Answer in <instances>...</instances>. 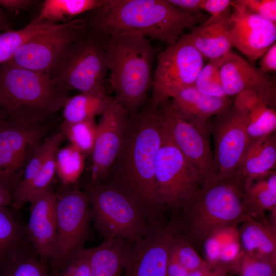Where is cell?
Masks as SVG:
<instances>
[{"label":"cell","instance_id":"cell-1","mask_svg":"<svg viewBox=\"0 0 276 276\" xmlns=\"http://www.w3.org/2000/svg\"><path fill=\"white\" fill-rule=\"evenodd\" d=\"M163 137L164 128L155 109L148 106L129 116L119 151L101 181L128 197L152 225L160 223L163 208L155 180L156 160Z\"/></svg>","mask_w":276,"mask_h":276},{"label":"cell","instance_id":"cell-2","mask_svg":"<svg viewBox=\"0 0 276 276\" xmlns=\"http://www.w3.org/2000/svg\"><path fill=\"white\" fill-rule=\"evenodd\" d=\"M91 25L107 36L130 34L175 43L187 29L209 17L186 13L169 0H104L95 10Z\"/></svg>","mask_w":276,"mask_h":276},{"label":"cell","instance_id":"cell-3","mask_svg":"<svg viewBox=\"0 0 276 276\" xmlns=\"http://www.w3.org/2000/svg\"><path fill=\"white\" fill-rule=\"evenodd\" d=\"M67 98L47 74L7 62L0 64V108L8 119L45 124Z\"/></svg>","mask_w":276,"mask_h":276},{"label":"cell","instance_id":"cell-4","mask_svg":"<svg viewBox=\"0 0 276 276\" xmlns=\"http://www.w3.org/2000/svg\"><path fill=\"white\" fill-rule=\"evenodd\" d=\"M110 71L114 98L129 116L139 112L152 83L153 48L145 37L130 34L102 41Z\"/></svg>","mask_w":276,"mask_h":276},{"label":"cell","instance_id":"cell-5","mask_svg":"<svg viewBox=\"0 0 276 276\" xmlns=\"http://www.w3.org/2000/svg\"><path fill=\"white\" fill-rule=\"evenodd\" d=\"M183 212L187 233L200 241L217 229L251 218L244 206L243 183L234 177L218 175L204 183L198 196Z\"/></svg>","mask_w":276,"mask_h":276},{"label":"cell","instance_id":"cell-6","mask_svg":"<svg viewBox=\"0 0 276 276\" xmlns=\"http://www.w3.org/2000/svg\"><path fill=\"white\" fill-rule=\"evenodd\" d=\"M84 192L94 226L104 240L119 238L135 243L154 226L131 200L110 186L91 183Z\"/></svg>","mask_w":276,"mask_h":276},{"label":"cell","instance_id":"cell-7","mask_svg":"<svg viewBox=\"0 0 276 276\" xmlns=\"http://www.w3.org/2000/svg\"><path fill=\"white\" fill-rule=\"evenodd\" d=\"M155 180L160 205L174 211L184 212L204 183L201 174L172 143L164 129L156 160Z\"/></svg>","mask_w":276,"mask_h":276},{"label":"cell","instance_id":"cell-8","mask_svg":"<svg viewBox=\"0 0 276 276\" xmlns=\"http://www.w3.org/2000/svg\"><path fill=\"white\" fill-rule=\"evenodd\" d=\"M57 228L49 260L53 273L62 270L82 249L90 231L91 214L85 192L65 189L56 194Z\"/></svg>","mask_w":276,"mask_h":276},{"label":"cell","instance_id":"cell-9","mask_svg":"<svg viewBox=\"0 0 276 276\" xmlns=\"http://www.w3.org/2000/svg\"><path fill=\"white\" fill-rule=\"evenodd\" d=\"M108 71L102 41L88 38L74 42L51 78L62 90L81 93L105 92L104 82Z\"/></svg>","mask_w":276,"mask_h":276},{"label":"cell","instance_id":"cell-10","mask_svg":"<svg viewBox=\"0 0 276 276\" xmlns=\"http://www.w3.org/2000/svg\"><path fill=\"white\" fill-rule=\"evenodd\" d=\"M154 109L172 143L198 170L204 183L214 179L217 172L209 144V128L181 113L170 98Z\"/></svg>","mask_w":276,"mask_h":276},{"label":"cell","instance_id":"cell-11","mask_svg":"<svg viewBox=\"0 0 276 276\" xmlns=\"http://www.w3.org/2000/svg\"><path fill=\"white\" fill-rule=\"evenodd\" d=\"M205 60L184 35L157 55L149 107L155 109L177 91L194 86Z\"/></svg>","mask_w":276,"mask_h":276},{"label":"cell","instance_id":"cell-12","mask_svg":"<svg viewBox=\"0 0 276 276\" xmlns=\"http://www.w3.org/2000/svg\"><path fill=\"white\" fill-rule=\"evenodd\" d=\"M48 130L43 123L8 119L0 126V185L13 193Z\"/></svg>","mask_w":276,"mask_h":276},{"label":"cell","instance_id":"cell-13","mask_svg":"<svg viewBox=\"0 0 276 276\" xmlns=\"http://www.w3.org/2000/svg\"><path fill=\"white\" fill-rule=\"evenodd\" d=\"M82 24L77 20L57 24L25 43L7 62L47 74L51 77L78 39Z\"/></svg>","mask_w":276,"mask_h":276},{"label":"cell","instance_id":"cell-14","mask_svg":"<svg viewBox=\"0 0 276 276\" xmlns=\"http://www.w3.org/2000/svg\"><path fill=\"white\" fill-rule=\"evenodd\" d=\"M209 123L214 137L213 159L217 175L233 177L249 143L246 112L234 102L223 113Z\"/></svg>","mask_w":276,"mask_h":276},{"label":"cell","instance_id":"cell-15","mask_svg":"<svg viewBox=\"0 0 276 276\" xmlns=\"http://www.w3.org/2000/svg\"><path fill=\"white\" fill-rule=\"evenodd\" d=\"M232 48L253 63L275 42L276 23L264 18L233 1L228 26Z\"/></svg>","mask_w":276,"mask_h":276},{"label":"cell","instance_id":"cell-16","mask_svg":"<svg viewBox=\"0 0 276 276\" xmlns=\"http://www.w3.org/2000/svg\"><path fill=\"white\" fill-rule=\"evenodd\" d=\"M175 230L172 226L154 225L127 252L124 276H167V268Z\"/></svg>","mask_w":276,"mask_h":276},{"label":"cell","instance_id":"cell-17","mask_svg":"<svg viewBox=\"0 0 276 276\" xmlns=\"http://www.w3.org/2000/svg\"><path fill=\"white\" fill-rule=\"evenodd\" d=\"M129 114L114 98L109 97L97 124L91 155V183L101 182L113 163L123 142Z\"/></svg>","mask_w":276,"mask_h":276},{"label":"cell","instance_id":"cell-18","mask_svg":"<svg viewBox=\"0 0 276 276\" xmlns=\"http://www.w3.org/2000/svg\"><path fill=\"white\" fill-rule=\"evenodd\" d=\"M219 72L227 97H235L243 91H251L275 109V80L241 56L232 51L229 53L223 58Z\"/></svg>","mask_w":276,"mask_h":276},{"label":"cell","instance_id":"cell-19","mask_svg":"<svg viewBox=\"0 0 276 276\" xmlns=\"http://www.w3.org/2000/svg\"><path fill=\"white\" fill-rule=\"evenodd\" d=\"M29 203L28 233L34 250L47 264L51 257L57 234L56 193L51 186Z\"/></svg>","mask_w":276,"mask_h":276},{"label":"cell","instance_id":"cell-20","mask_svg":"<svg viewBox=\"0 0 276 276\" xmlns=\"http://www.w3.org/2000/svg\"><path fill=\"white\" fill-rule=\"evenodd\" d=\"M231 12L209 16L185 35L205 60L221 59L232 52L228 31Z\"/></svg>","mask_w":276,"mask_h":276},{"label":"cell","instance_id":"cell-21","mask_svg":"<svg viewBox=\"0 0 276 276\" xmlns=\"http://www.w3.org/2000/svg\"><path fill=\"white\" fill-rule=\"evenodd\" d=\"M15 208L0 206V270L34 249L27 224Z\"/></svg>","mask_w":276,"mask_h":276},{"label":"cell","instance_id":"cell-22","mask_svg":"<svg viewBox=\"0 0 276 276\" xmlns=\"http://www.w3.org/2000/svg\"><path fill=\"white\" fill-rule=\"evenodd\" d=\"M170 99L181 113L205 127H209L210 118L224 112L234 102L229 97L219 98L206 96L194 86L177 91Z\"/></svg>","mask_w":276,"mask_h":276},{"label":"cell","instance_id":"cell-23","mask_svg":"<svg viewBox=\"0 0 276 276\" xmlns=\"http://www.w3.org/2000/svg\"><path fill=\"white\" fill-rule=\"evenodd\" d=\"M275 132L249 143L233 177L243 183L275 170Z\"/></svg>","mask_w":276,"mask_h":276},{"label":"cell","instance_id":"cell-24","mask_svg":"<svg viewBox=\"0 0 276 276\" xmlns=\"http://www.w3.org/2000/svg\"><path fill=\"white\" fill-rule=\"evenodd\" d=\"M243 202L246 212L251 218L264 220L267 212L271 213L274 221L276 212V171L243 182Z\"/></svg>","mask_w":276,"mask_h":276},{"label":"cell","instance_id":"cell-25","mask_svg":"<svg viewBox=\"0 0 276 276\" xmlns=\"http://www.w3.org/2000/svg\"><path fill=\"white\" fill-rule=\"evenodd\" d=\"M234 103L247 114L250 142L275 132V109L267 105L256 94L243 91L234 97Z\"/></svg>","mask_w":276,"mask_h":276},{"label":"cell","instance_id":"cell-26","mask_svg":"<svg viewBox=\"0 0 276 276\" xmlns=\"http://www.w3.org/2000/svg\"><path fill=\"white\" fill-rule=\"evenodd\" d=\"M239 234L245 252L275 264V225L250 218L243 222Z\"/></svg>","mask_w":276,"mask_h":276},{"label":"cell","instance_id":"cell-27","mask_svg":"<svg viewBox=\"0 0 276 276\" xmlns=\"http://www.w3.org/2000/svg\"><path fill=\"white\" fill-rule=\"evenodd\" d=\"M121 239L104 240L88 248L91 276H122L125 260L132 244Z\"/></svg>","mask_w":276,"mask_h":276},{"label":"cell","instance_id":"cell-28","mask_svg":"<svg viewBox=\"0 0 276 276\" xmlns=\"http://www.w3.org/2000/svg\"><path fill=\"white\" fill-rule=\"evenodd\" d=\"M104 0H46L35 21L60 24L71 21L75 16L101 7Z\"/></svg>","mask_w":276,"mask_h":276},{"label":"cell","instance_id":"cell-29","mask_svg":"<svg viewBox=\"0 0 276 276\" xmlns=\"http://www.w3.org/2000/svg\"><path fill=\"white\" fill-rule=\"evenodd\" d=\"M109 97L106 92L81 93L67 97L62 107L64 122L75 123L101 115Z\"/></svg>","mask_w":276,"mask_h":276},{"label":"cell","instance_id":"cell-30","mask_svg":"<svg viewBox=\"0 0 276 276\" xmlns=\"http://www.w3.org/2000/svg\"><path fill=\"white\" fill-rule=\"evenodd\" d=\"M57 25L33 20L20 29L0 32V64L9 61L18 49L32 38Z\"/></svg>","mask_w":276,"mask_h":276},{"label":"cell","instance_id":"cell-31","mask_svg":"<svg viewBox=\"0 0 276 276\" xmlns=\"http://www.w3.org/2000/svg\"><path fill=\"white\" fill-rule=\"evenodd\" d=\"M51 154L34 178L22 189L12 193L13 208L18 209L43 193L51 186L56 174L55 153Z\"/></svg>","mask_w":276,"mask_h":276},{"label":"cell","instance_id":"cell-32","mask_svg":"<svg viewBox=\"0 0 276 276\" xmlns=\"http://www.w3.org/2000/svg\"><path fill=\"white\" fill-rule=\"evenodd\" d=\"M85 157L71 144L57 150L56 173L63 186H70L78 180L84 170Z\"/></svg>","mask_w":276,"mask_h":276},{"label":"cell","instance_id":"cell-33","mask_svg":"<svg viewBox=\"0 0 276 276\" xmlns=\"http://www.w3.org/2000/svg\"><path fill=\"white\" fill-rule=\"evenodd\" d=\"M61 132L71 145L85 156L91 155L97 132V124L95 119L75 123L63 121Z\"/></svg>","mask_w":276,"mask_h":276},{"label":"cell","instance_id":"cell-34","mask_svg":"<svg viewBox=\"0 0 276 276\" xmlns=\"http://www.w3.org/2000/svg\"><path fill=\"white\" fill-rule=\"evenodd\" d=\"M64 139L63 133L59 132L53 134L41 143L27 163L21 179L14 191L20 190L28 185L41 169L49 156L59 148Z\"/></svg>","mask_w":276,"mask_h":276},{"label":"cell","instance_id":"cell-35","mask_svg":"<svg viewBox=\"0 0 276 276\" xmlns=\"http://www.w3.org/2000/svg\"><path fill=\"white\" fill-rule=\"evenodd\" d=\"M223 58L208 61L201 70L194 86L202 94L215 98H228L223 91L219 72Z\"/></svg>","mask_w":276,"mask_h":276},{"label":"cell","instance_id":"cell-36","mask_svg":"<svg viewBox=\"0 0 276 276\" xmlns=\"http://www.w3.org/2000/svg\"><path fill=\"white\" fill-rule=\"evenodd\" d=\"M0 276H52L35 251L13 261L0 270Z\"/></svg>","mask_w":276,"mask_h":276},{"label":"cell","instance_id":"cell-37","mask_svg":"<svg viewBox=\"0 0 276 276\" xmlns=\"http://www.w3.org/2000/svg\"><path fill=\"white\" fill-rule=\"evenodd\" d=\"M170 254L190 272L211 265L197 252L185 238L177 235L175 231Z\"/></svg>","mask_w":276,"mask_h":276},{"label":"cell","instance_id":"cell-38","mask_svg":"<svg viewBox=\"0 0 276 276\" xmlns=\"http://www.w3.org/2000/svg\"><path fill=\"white\" fill-rule=\"evenodd\" d=\"M237 265L240 276L275 275V264L245 252Z\"/></svg>","mask_w":276,"mask_h":276},{"label":"cell","instance_id":"cell-39","mask_svg":"<svg viewBox=\"0 0 276 276\" xmlns=\"http://www.w3.org/2000/svg\"><path fill=\"white\" fill-rule=\"evenodd\" d=\"M236 1L262 17L276 23L275 0H236Z\"/></svg>","mask_w":276,"mask_h":276},{"label":"cell","instance_id":"cell-40","mask_svg":"<svg viewBox=\"0 0 276 276\" xmlns=\"http://www.w3.org/2000/svg\"><path fill=\"white\" fill-rule=\"evenodd\" d=\"M244 252L239 237L226 241L221 248L219 265H237Z\"/></svg>","mask_w":276,"mask_h":276},{"label":"cell","instance_id":"cell-41","mask_svg":"<svg viewBox=\"0 0 276 276\" xmlns=\"http://www.w3.org/2000/svg\"><path fill=\"white\" fill-rule=\"evenodd\" d=\"M232 3L231 0H202L201 10L209 13L210 16H217L231 10Z\"/></svg>","mask_w":276,"mask_h":276},{"label":"cell","instance_id":"cell-42","mask_svg":"<svg viewBox=\"0 0 276 276\" xmlns=\"http://www.w3.org/2000/svg\"><path fill=\"white\" fill-rule=\"evenodd\" d=\"M259 68L264 73L276 71V42L274 43L260 58Z\"/></svg>","mask_w":276,"mask_h":276},{"label":"cell","instance_id":"cell-43","mask_svg":"<svg viewBox=\"0 0 276 276\" xmlns=\"http://www.w3.org/2000/svg\"><path fill=\"white\" fill-rule=\"evenodd\" d=\"M182 11L192 15L201 14L202 0H169Z\"/></svg>","mask_w":276,"mask_h":276},{"label":"cell","instance_id":"cell-44","mask_svg":"<svg viewBox=\"0 0 276 276\" xmlns=\"http://www.w3.org/2000/svg\"><path fill=\"white\" fill-rule=\"evenodd\" d=\"M35 3L31 0H0V6L10 12L18 13Z\"/></svg>","mask_w":276,"mask_h":276},{"label":"cell","instance_id":"cell-45","mask_svg":"<svg viewBox=\"0 0 276 276\" xmlns=\"http://www.w3.org/2000/svg\"><path fill=\"white\" fill-rule=\"evenodd\" d=\"M227 268L219 265L209 266L191 271L188 276H225Z\"/></svg>","mask_w":276,"mask_h":276},{"label":"cell","instance_id":"cell-46","mask_svg":"<svg viewBox=\"0 0 276 276\" xmlns=\"http://www.w3.org/2000/svg\"><path fill=\"white\" fill-rule=\"evenodd\" d=\"M190 272L170 254L167 268V276H188Z\"/></svg>","mask_w":276,"mask_h":276},{"label":"cell","instance_id":"cell-47","mask_svg":"<svg viewBox=\"0 0 276 276\" xmlns=\"http://www.w3.org/2000/svg\"><path fill=\"white\" fill-rule=\"evenodd\" d=\"M12 200V193L0 185V206L11 205Z\"/></svg>","mask_w":276,"mask_h":276},{"label":"cell","instance_id":"cell-48","mask_svg":"<svg viewBox=\"0 0 276 276\" xmlns=\"http://www.w3.org/2000/svg\"><path fill=\"white\" fill-rule=\"evenodd\" d=\"M10 30L11 26L7 13L0 7V32Z\"/></svg>","mask_w":276,"mask_h":276},{"label":"cell","instance_id":"cell-49","mask_svg":"<svg viewBox=\"0 0 276 276\" xmlns=\"http://www.w3.org/2000/svg\"><path fill=\"white\" fill-rule=\"evenodd\" d=\"M6 115L4 111L0 108V126L4 121L6 119Z\"/></svg>","mask_w":276,"mask_h":276},{"label":"cell","instance_id":"cell-50","mask_svg":"<svg viewBox=\"0 0 276 276\" xmlns=\"http://www.w3.org/2000/svg\"><path fill=\"white\" fill-rule=\"evenodd\" d=\"M52 276H58V275H56V274H52Z\"/></svg>","mask_w":276,"mask_h":276}]
</instances>
